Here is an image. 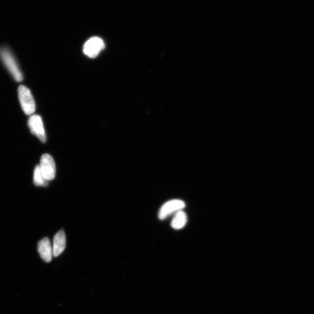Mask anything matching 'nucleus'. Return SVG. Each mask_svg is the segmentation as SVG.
Returning a JSON list of instances; mask_svg holds the SVG:
<instances>
[{
    "instance_id": "obj_1",
    "label": "nucleus",
    "mask_w": 314,
    "mask_h": 314,
    "mask_svg": "<svg viewBox=\"0 0 314 314\" xmlns=\"http://www.w3.org/2000/svg\"><path fill=\"white\" fill-rule=\"evenodd\" d=\"M0 57L15 80L18 82H22L23 79L22 74L9 50L6 48L0 49Z\"/></svg>"
},
{
    "instance_id": "obj_2",
    "label": "nucleus",
    "mask_w": 314,
    "mask_h": 314,
    "mask_svg": "<svg viewBox=\"0 0 314 314\" xmlns=\"http://www.w3.org/2000/svg\"><path fill=\"white\" fill-rule=\"evenodd\" d=\"M18 97L25 114L28 115L33 114L36 110V104L30 90L25 86H19Z\"/></svg>"
},
{
    "instance_id": "obj_3",
    "label": "nucleus",
    "mask_w": 314,
    "mask_h": 314,
    "mask_svg": "<svg viewBox=\"0 0 314 314\" xmlns=\"http://www.w3.org/2000/svg\"><path fill=\"white\" fill-rule=\"evenodd\" d=\"M39 166L42 174L48 181H52L55 178L56 164L53 158L50 155L45 154L41 156Z\"/></svg>"
},
{
    "instance_id": "obj_4",
    "label": "nucleus",
    "mask_w": 314,
    "mask_h": 314,
    "mask_svg": "<svg viewBox=\"0 0 314 314\" xmlns=\"http://www.w3.org/2000/svg\"><path fill=\"white\" fill-rule=\"evenodd\" d=\"M185 206L186 204L182 200L175 199L169 201L161 207L159 212V219L164 220L173 213L182 210Z\"/></svg>"
},
{
    "instance_id": "obj_5",
    "label": "nucleus",
    "mask_w": 314,
    "mask_h": 314,
    "mask_svg": "<svg viewBox=\"0 0 314 314\" xmlns=\"http://www.w3.org/2000/svg\"><path fill=\"white\" fill-rule=\"evenodd\" d=\"M105 47L104 41L98 37H93L88 40L83 47V52L90 58L98 57Z\"/></svg>"
},
{
    "instance_id": "obj_6",
    "label": "nucleus",
    "mask_w": 314,
    "mask_h": 314,
    "mask_svg": "<svg viewBox=\"0 0 314 314\" xmlns=\"http://www.w3.org/2000/svg\"><path fill=\"white\" fill-rule=\"evenodd\" d=\"M28 126L33 135L38 137L43 143L46 141V135L43 120L38 115H32L28 120Z\"/></svg>"
},
{
    "instance_id": "obj_7",
    "label": "nucleus",
    "mask_w": 314,
    "mask_h": 314,
    "mask_svg": "<svg viewBox=\"0 0 314 314\" xmlns=\"http://www.w3.org/2000/svg\"><path fill=\"white\" fill-rule=\"evenodd\" d=\"M40 257L46 262H50L53 258V247L47 237L41 240L37 246Z\"/></svg>"
},
{
    "instance_id": "obj_8",
    "label": "nucleus",
    "mask_w": 314,
    "mask_h": 314,
    "mask_svg": "<svg viewBox=\"0 0 314 314\" xmlns=\"http://www.w3.org/2000/svg\"><path fill=\"white\" fill-rule=\"evenodd\" d=\"M66 247V236L64 230H60L54 236L53 246V256L57 257L62 254Z\"/></svg>"
},
{
    "instance_id": "obj_9",
    "label": "nucleus",
    "mask_w": 314,
    "mask_h": 314,
    "mask_svg": "<svg viewBox=\"0 0 314 314\" xmlns=\"http://www.w3.org/2000/svg\"><path fill=\"white\" fill-rule=\"evenodd\" d=\"M187 222L186 213L181 210L175 213L173 221L171 222V227L176 230L182 229Z\"/></svg>"
},
{
    "instance_id": "obj_10",
    "label": "nucleus",
    "mask_w": 314,
    "mask_h": 314,
    "mask_svg": "<svg viewBox=\"0 0 314 314\" xmlns=\"http://www.w3.org/2000/svg\"><path fill=\"white\" fill-rule=\"evenodd\" d=\"M49 182L42 174L39 165H36L34 170V177H33V182L35 185L37 186L45 187L48 186Z\"/></svg>"
}]
</instances>
